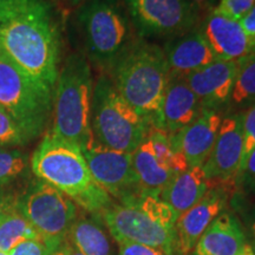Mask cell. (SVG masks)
<instances>
[{"mask_svg":"<svg viewBox=\"0 0 255 255\" xmlns=\"http://www.w3.org/2000/svg\"><path fill=\"white\" fill-rule=\"evenodd\" d=\"M128 203L135 205L137 208L141 209L143 213H145L149 218L157 222L158 225H161L162 227L175 231V225H176L178 216L175 213V210L167 205L164 201L159 199L158 196L143 194V195ZM123 205H126V203H123Z\"/></svg>","mask_w":255,"mask_h":255,"instance_id":"26","label":"cell"},{"mask_svg":"<svg viewBox=\"0 0 255 255\" xmlns=\"http://www.w3.org/2000/svg\"><path fill=\"white\" fill-rule=\"evenodd\" d=\"M119 255H168L155 248L144 246V245L133 244V242H120Z\"/></svg>","mask_w":255,"mask_h":255,"instance_id":"33","label":"cell"},{"mask_svg":"<svg viewBox=\"0 0 255 255\" xmlns=\"http://www.w3.org/2000/svg\"><path fill=\"white\" fill-rule=\"evenodd\" d=\"M132 164L143 193L148 195L158 196L177 175L156 157L151 143L146 136L132 152Z\"/></svg>","mask_w":255,"mask_h":255,"instance_id":"22","label":"cell"},{"mask_svg":"<svg viewBox=\"0 0 255 255\" xmlns=\"http://www.w3.org/2000/svg\"><path fill=\"white\" fill-rule=\"evenodd\" d=\"M107 75L124 100L154 126L170 76L162 46L137 38Z\"/></svg>","mask_w":255,"mask_h":255,"instance_id":"3","label":"cell"},{"mask_svg":"<svg viewBox=\"0 0 255 255\" xmlns=\"http://www.w3.org/2000/svg\"><path fill=\"white\" fill-rule=\"evenodd\" d=\"M115 241L133 242L173 255L175 231L167 229L131 203H113L100 215Z\"/></svg>","mask_w":255,"mask_h":255,"instance_id":"11","label":"cell"},{"mask_svg":"<svg viewBox=\"0 0 255 255\" xmlns=\"http://www.w3.org/2000/svg\"><path fill=\"white\" fill-rule=\"evenodd\" d=\"M202 109V104L188 85L186 77L170 75L152 128L171 135L193 123Z\"/></svg>","mask_w":255,"mask_h":255,"instance_id":"16","label":"cell"},{"mask_svg":"<svg viewBox=\"0 0 255 255\" xmlns=\"http://www.w3.org/2000/svg\"><path fill=\"white\" fill-rule=\"evenodd\" d=\"M27 156L19 149L0 145V187H7L26 173Z\"/></svg>","mask_w":255,"mask_h":255,"instance_id":"25","label":"cell"},{"mask_svg":"<svg viewBox=\"0 0 255 255\" xmlns=\"http://www.w3.org/2000/svg\"><path fill=\"white\" fill-rule=\"evenodd\" d=\"M222 117L219 111L202 109L193 123L169 135L175 150L186 158L188 168L203 167L206 163L218 137Z\"/></svg>","mask_w":255,"mask_h":255,"instance_id":"17","label":"cell"},{"mask_svg":"<svg viewBox=\"0 0 255 255\" xmlns=\"http://www.w3.org/2000/svg\"><path fill=\"white\" fill-rule=\"evenodd\" d=\"M7 255H52V252L39 239H32L20 242Z\"/></svg>","mask_w":255,"mask_h":255,"instance_id":"31","label":"cell"},{"mask_svg":"<svg viewBox=\"0 0 255 255\" xmlns=\"http://www.w3.org/2000/svg\"><path fill=\"white\" fill-rule=\"evenodd\" d=\"M238 255H255V254L253 253V251H252V248L246 245V246H245V248H244V251H242L241 253L238 254Z\"/></svg>","mask_w":255,"mask_h":255,"instance_id":"39","label":"cell"},{"mask_svg":"<svg viewBox=\"0 0 255 255\" xmlns=\"http://www.w3.org/2000/svg\"><path fill=\"white\" fill-rule=\"evenodd\" d=\"M255 5V0H219L215 9L226 17L241 20Z\"/></svg>","mask_w":255,"mask_h":255,"instance_id":"30","label":"cell"},{"mask_svg":"<svg viewBox=\"0 0 255 255\" xmlns=\"http://www.w3.org/2000/svg\"><path fill=\"white\" fill-rule=\"evenodd\" d=\"M17 207L52 254L78 216L77 205L70 197L39 178L18 196Z\"/></svg>","mask_w":255,"mask_h":255,"instance_id":"8","label":"cell"},{"mask_svg":"<svg viewBox=\"0 0 255 255\" xmlns=\"http://www.w3.org/2000/svg\"><path fill=\"white\" fill-rule=\"evenodd\" d=\"M242 133H244V150H242L240 173L248 156L255 148V104L242 113Z\"/></svg>","mask_w":255,"mask_h":255,"instance_id":"29","label":"cell"},{"mask_svg":"<svg viewBox=\"0 0 255 255\" xmlns=\"http://www.w3.org/2000/svg\"><path fill=\"white\" fill-rule=\"evenodd\" d=\"M237 186H244L247 189H255V148L246 159V163L237 180Z\"/></svg>","mask_w":255,"mask_h":255,"instance_id":"32","label":"cell"},{"mask_svg":"<svg viewBox=\"0 0 255 255\" xmlns=\"http://www.w3.org/2000/svg\"><path fill=\"white\" fill-rule=\"evenodd\" d=\"M4 55L25 73L55 91L60 64V31L49 0L0 26Z\"/></svg>","mask_w":255,"mask_h":255,"instance_id":"1","label":"cell"},{"mask_svg":"<svg viewBox=\"0 0 255 255\" xmlns=\"http://www.w3.org/2000/svg\"><path fill=\"white\" fill-rule=\"evenodd\" d=\"M30 165L34 176L62 191L89 214L101 215L114 203L92 177L81 148L50 131L44 133Z\"/></svg>","mask_w":255,"mask_h":255,"instance_id":"2","label":"cell"},{"mask_svg":"<svg viewBox=\"0 0 255 255\" xmlns=\"http://www.w3.org/2000/svg\"><path fill=\"white\" fill-rule=\"evenodd\" d=\"M242 150V113L223 115L213 150L202 167L210 188L237 186L241 168Z\"/></svg>","mask_w":255,"mask_h":255,"instance_id":"12","label":"cell"},{"mask_svg":"<svg viewBox=\"0 0 255 255\" xmlns=\"http://www.w3.org/2000/svg\"><path fill=\"white\" fill-rule=\"evenodd\" d=\"M4 55V52H2V49H1V44H0V56Z\"/></svg>","mask_w":255,"mask_h":255,"instance_id":"41","label":"cell"},{"mask_svg":"<svg viewBox=\"0 0 255 255\" xmlns=\"http://www.w3.org/2000/svg\"><path fill=\"white\" fill-rule=\"evenodd\" d=\"M52 255H83L81 252H78L68 240L63 242L57 250L53 252Z\"/></svg>","mask_w":255,"mask_h":255,"instance_id":"37","label":"cell"},{"mask_svg":"<svg viewBox=\"0 0 255 255\" xmlns=\"http://www.w3.org/2000/svg\"><path fill=\"white\" fill-rule=\"evenodd\" d=\"M0 255H7V254L4 253V252H0Z\"/></svg>","mask_w":255,"mask_h":255,"instance_id":"42","label":"cell"},{"mask_svg":"<svg viewBox=\"0 0 255 255\" xmlns=\"http://www.w3.org/2000/svg\"><path fill=\"white\" fill-rule=\"evenodd\" d=\"M136 36L169 40L195 28L203 14L189 0H121Z\"/></svg>","mask_w":255,"mask_h":255,"instance_id":"9","label":"cell"},{"mask_svg":"<svg viewBox=\"0 0 255 255\" xmlns=\"http://www.w3.org/2000/svg\"><path fill=\"white\" fill-rule=\"evenodd\" d=\"M43 0H0V26L26 13Z\"/></svg>","mask_w":255,"mask_h":255,"instance_id":"28","label":"cell"},{"mask_svg":"<svg viewBox=\"0 0 255 255\" xmlns=\"http://www.w3.org/2000/svg\"><path fill=\"white\" fill-rule=\"evenodd\" d=\"M32 239L41 240L18 207L0 220V252L7 254L20 242Z\"/></svg>","mask_w":255,"mask_h":255,"instance_id":"24","label":"cell"},{"mask_svg":"<svg viewBox=\"0 0 255 255\" xmlns=\"http://www.w3.org/2000/svg\"><path fill=\"white\" fill-rule=\"evenodd\" d=\"M246 246L240 223L234 215L222 212L197 241L195 255H238Z\"/></svg>","mask_w":255,"mask_h":255,"instance_id":"19","label":"cell"},{"mask_svg":"<svg viewBox=\"0 0 255 255\" xmlns=\"http://www.w3.org/2000/svg\"><path fill=\"white\" fill-rule=\"evenodd\" d=\"M252 233H253V238L255 240V212L253 213V216H252Z\"/></svg>","mask_w":255,"mask_h":255,"instance_id":"40","label":"cell"},{"mask_svg":"<svg viewBox=\"0 0 255 255\" xmlns=\"http://www.w3.org/2000/svg\"><path fill=\"white\" fill-rule=\"evenodd\" d=\"M210 184L207 180L202 167H190L183 173L177 174L167 187L159 193L158 197L175 210L177 216L206 195Z\"/></svg>","mask_w":255,"mask_h":255,"instance_id":"20","label":"cell"},{"mask_svg":"<svg viewBox=\"0 0 255 255\" xmlns=\"http://www.w3.org/2000/svg\"><path fill=\"white\" fill-rule=\"evenodd\" d=\"M238 62L216 59L205 68L190 73L186 81L197 96L203 109L226 114L237 77Z\"/></svg>","mask_w":255,"mask_h":255,"instance_id":"15","label":"cell"},{"mask_svg":"<svg viewBox=\"0 0 255 255\" xmlns=\"http://www.w3.org/2000/svg\"><path fill=\"white\" fill-rule=\"evenodd\" d=\"M240 21L242 28L250 36L252 39L255 40V5L251 8V11L241 19Z\"/></svg>","mask_w":255,"mask_h":255,"instance_id":"35","label":"cell"},{"mask_svg":"<svg viewBox=\"0 0 255 255\" xmlns=\"http://www.w3.org/2000/svg\"><path fill=\"white\" fill-rule=\"evenodd\" d=\"M199 28L216 59L238 62L255 51V40L242 28L240 21L212 9L203 14Z\"/></svg>","mask_w":255,"mask_h":255,"instance_id":"14","label":"cell"},{"mask_svg":"<svg viewBox=\"0 0 255 255\" xmlns=\"http://www.w3.org/2000/svg\"><path fill=\"white\" fill-rule=\"evenodd\" d=\"M194 6L202 12V14H206L207 12L214 9L219 4V0H189Z\"/></svg>","mask_w":255,"mask_h":255,"instance_id":"36","label":"cell"},{"mask_svg":"<svg viewBox=\"0 0 255 255\" xmlns=\"http://www.w3.org/2000/svg\"><path fill=\"white\" fill-rule=\"evenodd\" d=\"M31 141L13 117L0 107V145L23 146Z\"/></svg>","mask_w":255,"mask_h":255,"instance_id":"27","label":"cell"},{"mask_svg":"<svg viewBox=\"0 0 255 255\" xmlns=\"http://www.w3.org/2000/svg\"><path fill=\"white\" fill-rule=\"evenodd\" d=\"M163 49L170 75L187 77L216 60L199 25L181 36L165 40Z\"/></svg>","mask_w":255,"mask_h":255,"instance_id":"18","label":"cell"},{"mask_svg":"<svg viewBox=\"0 0 255 255\" xmlns=\"http://www.w3.org/2000/svg\"><path fill=\"white\" fill-rule=\"evenodd\" d=\"M77 216L68 233V240L83 255H119L100 215Z\"/></svg>","mask_w":255,"mask_h":255,"instance_id":"21","label":"cell"},{"mask_svg":"<svg viewBox=\"0 0 255 255\" xmlns=\"http://www.w3.org/2000/svg\"><path fill=\"white\" fill-rule=\"evenodd\" d=\"M152 129L115 88L108 75L95 82L91 105V131L98 144L132 154Z\"/></svg>","mask_w":255,"mask_h":255,"instance_id":"6","label":"cell"},{"mask_svg":"<svg viewBox=\"0 0 255 255\" xmlns=\"http://www.w3.org/2000/svg\"><path fill=\"white\" fill-rule=\"evenodd\" d=\"M18 196L6 187H0V220L4 219L9 212L17 208Z\"/></svg>","mask_w":255,"mask_h":255,"instance_id":"34","label":"cell"},{"mask_svg":"<svg viewBox=\"0 0 255 255\" xmlns=\"http://www.w3.org/2000/svg\"><path fill=\"white\" fill-rule=\"evenodd\" d=\"M253 104H255V51L238 60L237 77L226 114L244 113Z\"/></svg>","mask_w":255,"mask_h":255,"instance_id":"23","label":"cell"},{"mask_svg":"<svg viewBox=\"0 0 255 255\" xmlns=\"http://www.w3.org/2000/svg\"><path fill=\"white\" fill-rule=\"evenodd\" d=\"M81 150L94 180L120 203L131 202L144 194L133 168L132 154L105 148L94 138Z\"/></svg>","mask_w":255,"mask_h":255,"instance_id":"10","label":"cell"},{"mask_svg":"<svg viewBox=\"0 0 255 255\" xmlns=\"http://www.w3.org/2000/svg\"><path fill=\"white\" fill-rule=\"evenodd\" d=\"M64 1H65L69 6H71V7H78V6H81L83 2H85L87 0H64Z\"/></svg>","mask_w":255,"mask_h":255,"instance_id":"38","label":"cell"},{"mask_svg":"<svg viewBox=\"0 0 255 255\" xmlns=\"http://www.w3.org/2000/svg\"><path fill=\"white\" fill-rule=\"evenodd\" d=\"M53 96L5 55L0 56V107L13 117L30 141L46 132L52 120Z\"/></svg>","mask_w":255,"mask_h":255,"instance_id":"7","label":"cell"},{"mask_svg":"<svg viewBox=\"0 0 255 255\" xmlns=\"http://www.w3.org/2000/svg\"><path fill=\"white\" fill-rule=\"evenodd\" d=\"M76 26L82 55L105 75L138 38L121 0H87L76 9Z\"/></svg>","mask_w":255,"mask_h":255,"instance_id":"4","label":"cell"},{"mask_svg":"<svg viewBox=\"0 0 255 255\" xmlns=\"http://www.w3.org/2000/svg\"><path fill=\"white\" fill-rule=\"evenodd\" d=\"M228 199V187H212L196 205L178 216L175 225V250L182 255L190 254L210 223L225 210Z\"/></svg>","mask_w":255,"mask_h":255,"instance_id":"13","label":"cell"},{"mask_svg":"<svg viewBox=\"0 0 255 255\" xmlns=\"http://www.w3.org/2000/svg\"><path fill=\"white\" fill-rule=\"evenodd\" d=\"M94 85L89 60L82 53L66 57L57 79L52 126L49 131L81 149L94 138L91 131Z\"/></svg>","mask_w":255,"mask_h":255,"instance_id":"5","label":"cell"}]
</instances>
